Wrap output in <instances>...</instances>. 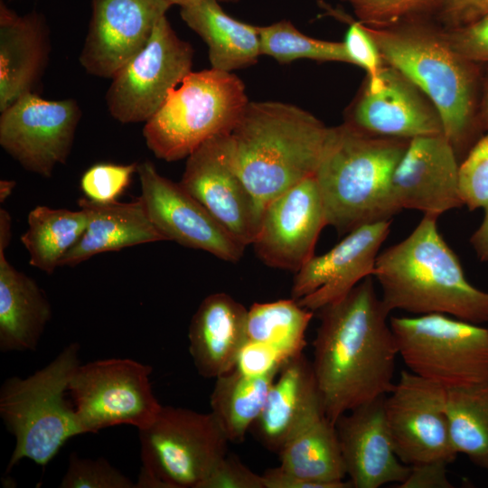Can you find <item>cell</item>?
I'll list each match as a JSON object with an SVG mask.
<instances>
[{"label":"cell","instance_id":"obj_34","mask_svg":"<svg viewBox=\"0 0 488 488\" xmlns=\"http://www.w3.org/2000/svg\"><path fill=\"white\" fill-rule=\"evenodd\" d=\"M361 23L372 27H389L418 19L437 11L442 0H345Z\"/></svg>","mask_w":488,"mask_h":488},{"label":"cell","instance_id":"obj_16","mask_svg":"<svg viewBox=\"0 0 488 488\" xmlns=\"http://www.w3.org/2000/svg\"><path fill=\"white\" fill-rule=\"evenodd\" d=\"M314 176L308 177L268 202L252 242L267 267L297 272L313 256L326 226Z\"/></svg>","mask_w":488,"mask_h":488},{"label":"cell","instance_id":"obj_6","mask_svg":"<svg viewBox=\"0 0 488 488\" xmlns=\"http://www.w3.org/2000/svg\"><path fill=\"white\" fill-rule=\"evenodd\" d=\"M249 102L244 83L232 72L192 70L145 123L143 136L159 159L187 158L211 137L230 133Z\"/></svg>","mask_w":488,"mask_h":488},{"label":"cell","instance_id":"obj_23","mask_svg":"<svg viewBox=\"0 0 488 488\" xmlns=\"http://www.w3.org/2000/svg\"><path fill=\"white\" fill-rule=\"evenodd\" d=\"M51 51L48 25L36 11L17 14L0 3V112L33 92Z\"/></svg>","mask_w":488,"mask_h":488},{"label":"cell","instance_id":"obj_47","mask_svg":"<svg viewBox=\"0 0 488 488\" xmlns=\"http://www.w3.org/2000/svg\"><path fill=\"white\" fill-rule=\"evenodd\" d=\"M14 187V182L8 180H1L0 182V199L4 202L12 192Z\"/></svg>","mask_w":488,"mask_h":488},{"label":"cell","instance_id":"obj_1","mask_svg":"<svg viewBox=\"0 0 488 488\" xmlns=\"http://www.w3.org/2000/svg\"><path fill=\"white\" fill-rule=\"evenodd\" d=\"M319 312L312 366L324 414L335 423L390 392L399 352L371 277Z\"/></svg>","mask_w":488,"mask_h":488},{"label":"cell","instance_id":"obj_36","mask_svg":"<svg viewBox=\"0 0 488 488\" xmlns=\"http://www.w3.org/2000/svg\"><path fill=\"white\" fill-rule=\"evenodd\" d=\"M137 163L117 164L99 163L90 166L80 178V189L86 198L100 203L116 202L129 186L137 172Z\"/></svg>","mask_w":488,"mask_h":488},{"label":"cell","instance_id":"obj_20","mask_svg":"<svg viewBox=\"0 0 488 488\" xmlns=\"http://www.w3.org/2000/svg\"><path fill=\"white\" fill-rule=\"evenodd\" d=\"M384 398L343 414L334 423L352 487L399 485L409 474L410 466L402 463L395 452Z\"/></svg>","mask_w":488,"mask_h":488},{"label":"cell","instance_id":"obj_5","mask_svg":"<svg viewBox=\"0 0 488 488\" xmlns=\"http://www.w3.org/2000/svg\"><path fill=\"white\" fill-rule=\"evenodd\" d=\"M408 142L375 136L349 123L329 127L314 175L327 225L343 235L364 224L391 220L400 211L391 179Z\"/></svg>","mask_w":488,"mask_h":488},{"label":"cell","instance_id":"obj_25","mask_svg":"<svg viewBox=\"0 0 488 488\" xmlns=\"http://www.w3.org/2000/svg\"><path fill=\"white\" fill-rule=\"evenodd\" d=\"M78 205L87 212L88 225L80 239L63 256L60 267H74L100 253L165 240L140 197L128 202L108 203L85 197L79 199Z\"/></svg>","mask_w":488,"mask_h":488},{"label":"cell","instance_id":"obj_21","mask_svg":"<svg viewBox=\"0 0 488 488\" xmlns=\"http://www.w3.org/2000/svg\"><path fill=\"white\" fill-rule=\"evenodd\" d=\"M359 130L380 137L410 140L444 134L437 112L416 91L415 86L392 67H384L382 82L366 87L357 102L352 121Z\"/></svg>","mask_w":488,"mask_h":488},{"label":"cell","instance_id":"obj_40","mask_svg":"<svg viewBox=\"0 0 488 488\" xmlns=\"http://www.w3.org/2000/svg\"><path fill=\"white\" fill-rule=\"evenodd\" d=\"M445 36L465 59L475 63L488 62V14L468 24L449 29Z\"/></svg>","mask_w":488,"mask_h":488},{"label":"cell","instance_id":"obj_12","mask_svg":"<svg viewBox=\"0 0 488 488\" xmlns=\"http://www.w3.org/2000/svg\"><path fill=\"white\" fill-rule=\"evenodd\" d=\"M0 113V145L25 170L49 178L66 163L81 117L74 99L29 92Z\"/></svg>","mask_w":488,"mask_h":488},{"label":"cell","instance_id":"obj_24","mask_svg":"<svg viewBox=\"0 0 488 488\" xmlns=\"http://www.w3.org/2000/svg\"><path fill=\"white\" fill-rule=\"evenodd\" d=\"M248 309L226 293L206 296L189 326V351L198 373L207 379L234 369L247 336Z\"/></svg>","mask_w":488,"mask_h":488},{"label":"cell","instance_id":"obj_14","mask_svg":"<svg viewBox=\"0 0 488 488\" xmlns=\"http://www.w3.org/2000/svg\"><path fill=\"white\" fill-rule=\"evenodd\" d=\"M186 159L180 184L239 242L251 245L262 210L233 165L230 133L206 140Z\"/></svg>","mask_w":488,"mask_h":488},{"label":"cell","instance_id":"obj_10","mask_svg":"<svg viewBox=\"0 0 488 488\" xmlns=\"http://www.w3.org/2000/svg\"><path fill=\"white\" fill-rule=\"evenodd\" d=\"M152 367L130 359H106L79 365L70 383L81 434L121 424L149 425L162 405L155 397Z\"/></svg>","mask_w":488,"mask_h":488},{"label":"cell","instance_id":"obj_9","mask_svg":"<svg viewBox=\"0 0 488 488\" xmlns=\"http://www.w3.org/2000/svg\"><path fill=\"white\" fill-rule=\"evenodd\" d=\"M138 430L142 470L163 488H199L228 454L230 441L211 413L162 406Z\"/></svg>","mask_w":488,"mask_h":488},{"label":"cell","instance_id":"obj_18","mask_svg":"<svg viewBox=\"0 0 488 488\" xmlns=\"http://www.w3.org/2000/svg\"><path fill=\"white\" fill-rule=\"evenodd\" d=\"M391 220L361 225L333 249L313 256L296 272L292 298L313 312L344 297L372 277L379 250L390 231Z\"/></svg>","mask_w":488,"mask_h":488},{"label":"cell","instance_id":"obj_37","mask_svg":"<svg viewBox=\"0 0 488 488\" xmlns=\"http://www.w3.org/2000/svg\"><path fill=\"white\" fill-rule=\"evenodd\" d=\"M61 488H134L136 484L105 458H80L72 453Z\"/></svg>","mask_w":488,"mask_h":488},{"label":"cell","instance_id":"obj_11","mask_svg":"<svg viewBox=\"0 0 488 488\" xmlns=\"http://www.w3.org/2000/svg\"><path fill=\"white\" fill-rule=\"evenodd\" d=\"M193 55L164 16L146 45L111 78L105 96L109 114L123 124L145 123L192 71Z\"/></svg>","mask_w":488,"mask_h":488},{"label":"cell","instance_id":"obj_29","mask_svg":"<svg viewBox=\"0 0 488 488\" xmlns=\"http://www.w3.org/2000/svg\"><path fill=\"white\" fill-rule=\"evenodd\" d=\"M277 374L250 377L233 369L215 379L210 399L211 413L230 442L244 441L259 417Z\"/></svg>","mask_w":488,"mask_h":488},{"label":"cell","instance_id":"obj_2","mask_svg":"<svg viewBox=\"0 0 488 488\" xmlns=\"http://www.w3.org/2000/svg\"><path fill=\"white\" fill-rule=\"evenodd\" d=\"M436 220L424 215L405 239L379 254L373 277L382 303L389 313L443 314L475 324L486 323L488 292L467 280Z\"/></svg>","mask_w":488,"mask_h":488},{"label":"cell","instance_id":"obj_39","mask_svg":"<svg viewBox=\"0 0 488 488\" xmlns=\"http://www.w3.org/2000/svg\"><path fill=\"white\" fill-rule=\"evenodd\" d=\"M289 360L282 352L264 343L247 340L240 348L234 369L250 377L279 372Z\"/></svg>","mask_w":488,"mask_h":488},{"label":"cell","instance_id":"obj_44","mask_svg":"<svg viewBox=\"0 0 488 488\" xmlns=\"http://www.w3.org/2000/svg\"><path fill=\"white\" fill-rule=\"evenodd\" d=\"M261 476L265 488H324L321 484L300 478L280 466L266 470Z\"/></svg>","mask_w":488,"mask_h":488},{"label":"cell","instance_id":"obj_46","mask_svg":"<svg viewBox=\"0 0 488 488\" xmlns=\"http://www.w3.org/2000/svg\"><path fill=\"white\" fill-rule=\"evenodd\" d=\"M478 117L481 128L488 129V75L483 79Z\"/></svg>","mask_w":488,"mask_h":488},{"label":"cell","instance_id":"obj_8","mask_svg":"<svg viewBox=\"0 0 488 488\" xmlns=\"http://www.w3.org/2000/svg\"><path fill=\"white\" fill-rule=\"evenodd\" d=\"M389 324L412 373L446 389L488 382V328L443 314L392 316Z\"/></svg>","mask_w":488,"mask_h":488},{"label":"cell","instance_id":"obj_26","mask_svg":"<svg viewBox=\"0 0 488 488\" xmlns=\"http://www.w3.org/2000/svg\"><path fill=\"white\" fill-rule=\"evenodd\" d=\"M10 236L0 235V350L33 351L52 316L50 303L36 282L5 257Z\"/></svg>","mask_w":488,"mask_h":488},{"label":"cell","instance_id":"obj_28","mask_svg":"<svg viewBox=\"0 0 488 488\" xmlns=\"http://www.w3.org/2000/svg\"><path fill=\"white\" fill-rule=\"evenodd\" d=\"M280 467L324 488L352 487L335 425L322 415L293 435L277 453Z\"/></svg>","mask_w":488,"mask_h":488},{"label":"cell","instance_id":"obj_27","mask_svg":"<svg viewBox=\"0 0 488 488\" xmlns=\"http://www.w3.org/2000/svg\"><path fill=\"white\" fill-rule=\"evenodd\" d=\"M219 3L181 7V17L207 44L211 68L231 72L255 64L261 55L258 26L230 16Z\"/></svg>","mask_w":488,"mask_h":488},{"label":"cell","instance_id":"obj_19","mask_svg":"<svg viewBox=\"0 0 488 488\" xmlns=\"http://www.w3.org/2000/svg\"><path fill=\"white\" fill-rule=\"evenodd\" d=\"M391 192L400 211L417 210L436 218L464 206L456 153L444 134L409 140L393 172Z\"/></svg>","mask_w":488,"mask_h":488},{"label":"cell","instance_id":"obj_13","mask_svg":"<svg viewBox=\"0 0 488 488\" xmlns=\"http://www.w3.org/2000/svg\"><path fill=\"white\" fill-rule=\"evenodd\" d=\"M384 410L395 452L412 466L432 461L452 463L454 449L446 411V389L402 371L384 398Z\"/></svg>","mask_w":488,"mask_h":488},{"label":"cell","instance_id":"obj_33","mask_svg":"<svg viewBox=\"0 0 488 488\" xmlns=\"http://www.w3.org/2000/svg\"><path fill=\"white\" fill-rule=\"evenodd\" d=\"M258 30L261 55L270 56L279 63H289L302 58L351 63L343 42L309 37L289 21L258 26Z\"/></svg>","mask_w":488,"mask_h":488},{"label":"cell","instance_id":"obj_7","mask_svg":"<svg viewBox=\"0 0 488 488\" xmlns=\"http://www.w3.org/2000/svg\"><path fill=\"white\" fill-rule=\"evenodd\" d=\"M79 351L72 343L33 375L11 377L2 385L0 415L15 437L7 471L23 458L45 465L69 438L81 434L75 410L64 399L80 364Z\"/></svg>","mask_w":488,"mask_h":488},{"label":"cell","instance_id":"obj_38","mask_svg":"<svg viewBox=\"0 0 488 488\" xmlns=\"http://www.w3.org/2000/svg\"><path fill=\"white\" fill-rule=\"evenodd\" d=\"M351 63L367 71V88L374 89L382 82V57L365 25L352 22L343 42Z\"/></svg>","mask_w":488,"mask_h":488},{"label":"cell","instance_id":"obj_31","mask_svg":"<svg viewBox=\"0 0 488 488\" xmlns=\"http://www.w3.org/2000/svg\"><path fill=\"white\" fill-rule=\"evenodd\" d=\"M446 411L457 455L488 472V382L446 389Z\"/></svg>","mask_w":488,"mask_h":488},{"label":"cell","instance_id":"obj_45","mask_svg":"<svg viewBox=\"0 0 488 488\" xmlns=\"http://www.w3.org/2000/svg\"><path fill=\"white\" fill-rule=\"evenodd\" d=\"M470 242L478 257L482 261L488 260V208L484 210V217L482 223L474 232Z\"/></svg>","mask_w":488,"mask_h":488},{"label":"cell","instance_id":"obj_15","mask_svg":"<svg viewBox=\"0 0 488 488\" xmlns=\"http://www.w3.org/2000/svg\"><path fill=\"white\" fill-rule=\"evenodd\" d=\"M141 195L147 213L165 240L201 249L237 263L246 246L230 234L180 183L161 175L154 164H138Z\"/></svg>","mask_w":488,"mask_h":488},{"label":"cell","instance_id":"obj_17","mask_svg":"<svg viewBox=\"0 0 488 488\" xmlns=\"http://www.w3.org/2000/svg\"><path fill=\"white\" fill-rule=\"evenodd\" d=\"M169 0H91L88 33L79 57L90 75L111 79L148 42Z\"/></svg>","mask_w":488,"mask_h":488},{"label":"cell","instance_id":"obj_32","mask_svg":"<svg viewBox=\"0 0 488 488\" xmlns=\"http://www.w3.org/2000/svg\"><path fill=\"white\" fill-rule=\"evenodd\" d=\"M313 314L294 298L254 303L248 309V340L271 345L291 359L303 352Z\"/></svg>","mask_w":488,"mask_h":488},{"label":"cell","instance_id":"obj_4","mask_svg":"<svg viewBox=\"0 0 488 488\" xmlns=\"http://www.w3.org/2000/svg\"><path fill=\"white\" fill-rule=\"evenodd\" d=\"M399 24L364 25L383 61L432 101L455 153L466 148L481 128L483 80L478 63L458 54L445 33L419 24L417 19Z\"/></svg>","mask_w":488,"mask_h":488},{"label":"cell","instance_id":"obj_22","mask_svg":"<svg viewBox=\"0 0 488 488\" xmlns=\"http://www.w3.org/2000/svg\"><path fill=\"white\" fill-rule=\"evenodd\" d=\"M322 415L325 414L312 361L302 352L280 369L250 430L263 446L278 453L293 435Z\"/></svg>","mask_w":488,"mask_h":488},{"label":"cell","instance_id":"obj_42","mask_svg":"<svg viewBox=\"0 0 488 488\" xmlns=\"http://www.w3.org/2000/svg\"><path fill=\"white\" fill-rule=\"evenodd\" d=\"M437 14L449 29L468 24L488 14V0H442Z\"/></svg>","mask_w":488,"mask_h":488},{"label":"cell","instance_id":"obj_30","mask_svg":"<svg viewBox=\"0 0 488 488\" xmlns=\"http://www.w3.org/2000/svg\"><path fill=\"white\" fill-rule=\"evenodd\" d=\"M27 222L21 241L29 253V264L52 274L84 233L88 214L80 208L70 211L39 205L28 213Z\"/></svg>","mask_w":488,"mask_h":488},{"label":"cell","instance_id":"obj_48","mask_svg":"<svg viewBox=\"0 0 488 488\" xmlns=\"http://www.w3.org/2000/svg\"><path fill=\"white\" fill-rule=\"evenodd\" d=\"M172 5H177L181 7L195 5L202 0H169ZM222 3H236L239 0H218Z\"/></svg>","mask_w":488,"mask_h":488},{"label":"cell","instance_id":"obj_43","mask_svg":"<svg viewBox=\"0 0 488 488\" xmlns=\"http://www.w3.org/2000/svg\"><path fill=\"white\" fill-rule=\"evenodd\" d=\"M446 461H432L410 466L408 477L399 488H451Z\"/></svg>","mask_w":488,"mask_h":488},{"label":"cell","instance_id":"obj_35","mask_svg":"<svg viewBox=\"0 0 488 488\" xmlns=\"http://www.w3.org/2000/svg\"><path fill=\"white\" fill-rule=\"evenodd\" d=\"M459 190L469 210L488 208V133L473 145L459 165Z\"/></svg>","mask_w":488,"mask_h":488},{"label":"cell","instance_id":"obj_3","mask_svg":"<svg viewBox=\"0 0 488 488\" xmlns=\"http://www.w3.org/2000/svg\"><path fill=\"white\" fill-rule=\"evenodd\" d=\"M329 127L278 101L249 102L230 133L233 165L259 207L314 176Z\"/></svg>","mask_w":488,"mask_h":488},{"label":"cell","instance_id":"obj_41","mask_svg":"<svg viewBox=\"0 0 488 488\" xmlns=\"http://www.w3.org/2000/svg\"><path fill=\"white\" fill-rule=\"evenodd\" d=\"M199 488H265L261 475L228 454L216 465Z\"/></svg>","mask_w":488,"mask_h":488}]
</instances>
